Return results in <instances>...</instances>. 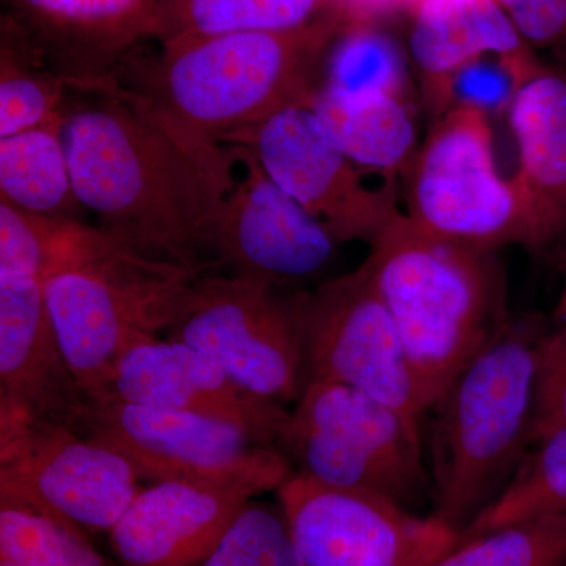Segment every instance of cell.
Masks as SVG:
<instances>
[{"label": "cell", "mask_w": 566, "mask_h": 566, "mask_svg": "<svg viewBox=\"0 0 566 566\" xmlns=\"http://www.w3.org/2000/svg\"><path fill=\"white\" fill-rule=\"evenodd\" d=\"M63 112L74 192L132 251L199 277L214 271L207 200L191 148L147 99L109 80Z\"/></svg>", "instance_id": "obj_1"}, {"label": "cell", "mask_w": 566, "mask_h": 566, "mask_svg": "<svg viewBox=\"0 0 566 566\" xmlns=\"http://www.w3.org/2000/svg\"><path fill=\"white\" fill-rule=\"evenodd\" d=\"M364 264L403 342L427 412L512 322L497 252L422 232L398 212Z\"/></svg>", "instance_id": "obj_2"}, {"label": "cell", "mask_w": 566, "mask_h": 566, "mask_svg": "<svg viewBox=\"0 0 566 566\" xmlns=\"http://www.w3.org/2000/svg\"><path fill=\"white\" fill-rule=\"evenodd\" d=\"M547 327L512 318L427 412L431 515L458 535L502 494L531 449Z\"/></svg>", "instance_id": "obj_3"}, {"label": "cell", "mask_w": 566, "mask_h": 566, "mask_svg": "<svg viewBox=\"0 0 566 566\" xmlns=\"http://www.w3.org/2000/svg\"><path fill=\"white\" fill-rule=\"evenodd\" d=\"M348 14L303 31L167 40L129 91L186 132L232 140L274 112L314 98V77Z\"/></svg>", "instance_id": "obj_4"}, {"label": "cell", "mask_w": 566, "mask_h": 566, "mask_svg": "<svg viewBox=\"0 0 566 566\" xmlns=\"http://www.w3.org/2000/svg\"><path fill=\"white\" fill-rule=\"evenodd\" d=\"M193 279L99 227L59 219L44 293L63 356L88 400L103 397L132 346L166 333Z\"/></svg>", "instance_id": "obj_5"}, {"label": "cell", "mask_w": 566, "mask_h": 566, "mask_svg": "<svg viewBox=\"0 0 566 566\" xmlns=\"http://www.w3.org/2000/svg\"><path fill=\"white\" fill-rule=\"evenodd\" d=\"M177 128L191 148L202 180L216 271L282 289L326 271L340 243L271 180L251 145Z\"/></svg>", "instance_id": "obj_6"}, {"label": "cell", "mask_w": 566, "mask_h": 566, "mask_svg": "<svg viewBox=\"0 0 566 566\" xmlns=\"http://www.w3.org/2000/svg\"><path fill=\"white\" fill-rule=\"evenodd\" d=\"M294 474L387 499L416 512L433 502L422 430L370 395L311 381L277 441Z\"/></svg>", "instance_id": "obj_7"}, {"label": "cell", "mask_w": 566, "mask_h": 566, "mask_svg": "<svg viewBox=\"0 0 566 566\" xmlns=\"http://www.w3.org/2000/svg\"><path fill=\"white\" fill-rule=\"evenodd\" d=\"M164 337L192 346L273 403H296L307 386L301 290L211 271L193 279Z\"/></svg>", "instance_id": "obj_8"}, {"label": "cell", "mask_w": 566, "mask_h": 566, "mask_svg": "<svg viewBox=\"0 0 566 566\" xmlns=\"http://www.w3.org/2000/svg\"><path fill=\"white\" fill-rule=\"evenodd\" d=\"M403 174L405 216L422 232L482 251L527 248L523 196L515 180L497 172L486 112H442Z\"/></svg>", "instance_id": "obj_9"}, {"label": "cell", "mask_w": 566, "mask_h": 566, "mask_svg": "<svg viewBox=\"0 0 566 566\" xmlns=\"http://www.w3.org/2000/svg\"><path fill=\"white\" fill-rule=\"evenodd\" d=\"M74 430L111 447L136 469L142 482L262 479L281 488L293 468L279 447L216 417L123 403L88 401Z\"/></svg>", "instance_id": "obj_10"}, {"label": "cell", "mask_w": 566, "mask_h": 566, "mask_svg": "<svg viewBox=\"0 0 566 566\" xmlns=\"http://www.w3.org/2000/svg\"><path fill=\"white\" fill-rule=\"evenodd\" d=\"M305 376L381 401L422 430L427 409L403 342L365 264L301 292Z\"/></svg>", "instance_id": "obj_11"}, {"label": "cell", "mask_w": 566, "mask_h": 566, "mask_svg": "<svg viewBox=\"0 0 566 566\" xmlns=\"http://www.w3.org/2000/svg\"><path fill=\"white\" fill-rule=\"evenodd\" d=\"M140 482L125 457L69 424L0 409V486L88 535H109Z\"/></svg>", "instance_id": "obj_12"}, {"label": "cell", "mask_w": 566, "mask_h": 566, "mask_svg": "<svg viewBox=\"0 0 566 566\" xmlns=\"http://www.w3.org/2000/svg\"><path fill=\"white\" fill-rule=\"evenodd\" d=\"M275 493L301 566H434L460 542L438 516L294 472Z\"/></svg>", "instance_id": "obj_13"}, {"label": "cell", "mask_w": 566, "mask_h": 566, "mask_svg": "<svg viewBox=\"0 0 566 566\" xmlns=\"http://www.w3.org/2000/svg\"><path fill=\"white\" fill-rule=\"evenodd\" d=\"M251 145L264 172L333 233L338 243L371 244L398 214L392 186L371 189L331 139L312 99L282 107L237 137Z\"/></svg>", "instance_id": "obj_14"}, {"label": "cell", "mask_w": 566, "mask_h": 566, "mask_svg": "<svg viewBox=\"0 0 566 566\" xmlns=\"http://www.w3.org/2000/svg\"><path fill=\"white\" fill-rule=\"evenodd\" d=\"M277 491L262 479L164 480L142 486L109 542L120 566H199L249 502Z\"/></svg>", "instance_id": "obj_15"}, {"label": "cell", "mask_w": 566, "mask_h": 566, "mask_svg": "<svg viewBox=\"0 0 566 566\" xmlns=\"http://www.w3.org/2000/svg\"><path fill=\"white\" fill-rule=\"evenodd\" d=\"M99 401L156 406L227 420L277 447L286 406L264 400L230 378L210 357L170 338L132 346L115 364Z\"/></svg>", "instance_id": "obj_16"}, {"label": "cell", "mask_w": 566, "mask_h": 566, "mask_svg": "<svg viewBox=\"0 0 566 566\" xmlns=\"http://www.w3.org/2000/svg\"><path fill=\"white\" fill-rule=\"evenodd\" d=\"M88 401L55 335L43 277L0 273V409L74 428Z\"/></svg>", "instance_id": "obj_17"}, {"label": "cell", "mask_w": 566, "mask_h": 566, "mask_svg": "<svg viewBox=\"0 0 566 566\" xmlns=\"http://www.w3.org/2000/svg\"><path fill=\"white\" fill-rule=\"evenodd\" d=\"M526 207L527 251L566 263V62L535 69L517 82L509 106Z\"/></svg>", "instance_id": "obj_18"}, {"label": "cell", "mask_w": 566, "mask_h": 566, "mask_svg": "<svg viewBox=\"0 0 566 566\" xmlns=\"http://www.w3.org/2000/svg\"><path fill=\"white\" fill-rule=\"evenodd\" d=\"M408 50L428 102L442 114L450 107L457 71L482 57L538 61L495 0H417L411 7Z\"/></svg>", "instance_id": "obj_19"}, {"label": "cell", "mask_w": 566, "mask_h": 566, "mask_svg": "<svg viewBox=\"0 0 566 566\" xmlns=\"http://www.w3.org/2000/svg\"><path fill=\"white\" fill-rule=\"evenodd\" d=\"M312 106L331 139L357 167L387 175L405 170L416 153V123L403 95L353 93L324 85Z\"/></svg>", "instance_id": "obj_20"}, {"label": "cell", "mask_w": 566, "mask_h": 566, "mask_svg": "<svg viewBox=\"0 0 566 566\" xmlns=\"http://www.w3.org/2000/svg\"><path fill=\"white\" fill-rule=\"evenodd\" d=\"M0 200L18 210L81 221L62 120L0 137Z\"/></svg>", "instance_id": "obj_21"}, {"label": "cell", "mask_w": 566, "mask_h": 566, "mask_svg": "<svg viewBox=\"0 0 566 566\" xmlns=\"http://www.w3.org/2000/svg\"><path fill=\"white\" fill-rule=\"evenodd\" d=\"M0 566H120L91 535L0 486Z\"/></svg>", "instance_id": "obj_22"}, {"label": "cell", "mask_w": 566, "mask_h": 566, "mask_svg": "<svg viewBox=\"0 0 566 566\" xmlns=\"http://www.w3.org/2000/svg\"><path fill=\"white\" fill-rule=\"evenodd\" d=\"M560 513H566V424L528 449L509 485L469 524L458 545L495 528Z\"/></svg>", "instance_id": "obj_23"}, {"label": "cell", "mask_w": 566, "mask_h": 566, "mask_svg": "<svg viewBox=\"0 0 566 566\" xmlns=\"http://www.w3.org/2000/svg\"><path fill=\"white\" fill-rule=\"evenodd\" d=\"M338 0H180L164 24L166 41L223 33L303 31L333 17ZM342 10V9H340ZM337 13V11H335Z\"/></svg>", "instance_id": "obj_24"}, {"label": "cell", "mask_w": 566, "mask_h": 566, "mask_svg": "<svg viewBox=\"0 0 566 566\" xmlns=\"http://www.w3.org/2000/svg\"><path fill=\"white\" fill-rule=\"evenodd\" d=\"M32 21L65 39L112 50L155 25V0H14Z\"/></svg>", "instance_id": "obj_25"}, {"label": "cell", "mask_w": 566, "mask_h": 566, "mask_svg": "<svg viewBox=\"0 0 566 566\" xmlns=\"http://www.w3.org/2000/svg\"><path fill=\"white\" fill-rule=\"evenodd\" d=\"M327 87L403 95V52L371 18H349L327 51Z\"/></svg>", "instance_id": "obj_26"}, {"label": "cell", "mask_w": 566, "mask_h": 566, "mask_svg": "<svg viewBox=\"0 0 566 566\" xmlns=\"http://www.w3.org/2000/svg\"><path fill=\"white\" fill-rule=\"evenodd\" d=\"M434 566H566V513L532 517L468 539Z\"/></svg>", "instance_id": "obj_27"}, {"label": "cell", "mask_w": 566, "mask_h": 566, "mask_svg": "<svg viewBox=\"0 0 566 566\" xmlns=\"http://www.w3.org/2000/svg\"><path fill=\"white\" fill-rule=\"evenodd\" d=\"M95 76H54L22 66L6 52L0 70V137L61 122L69 88L91 87Z\"/></svg>", "instance_id": "obj_28"}, {"label": "cell", "mask_w": 566, "mask_h": 566, "mask_svg": "<svg viewBox=\"0 0 566 566\" xmlns=\"http://www.w3.org/2000/svg\"><path fill=\"white\" fill-rule=\"evenodd\" d=\"M199 566H301L279 501L249 502Z\"/></svg>", "instance_id": "obj_29"}, {"label": "cell", "mask_w": 566, "mask_h": 566, "mask_svg": "<svg viewBox=\"0 0 566 566\" xmlns=\"http://www.w3.org/2000/svg\"><path fill=\"white\" fill-rule=\"evenodd\" d=\"M521 65L501 57H482L457 71L450 84V107L471 106L483 112L510 106L517 82L538 65Z\"/></svg>", "instance_id": "obj_30"}, {"label": "cell", "mask_w": 566, "mask_h": 566, "mask_svg": "<svg viewBox=\"0 0 566 566\" xmlns=\"http://www.w3.org/2000/svg\"><path fill=\"white\" fill-rule=\"evenodd\" d=\"M566 424V329L547 327L539 348L532 446Z\"/></svg>", "instance_id": "obj_31"}, {"label": "cell", "mask_w": 566, "mask_h": 566, "mask_svg": "<svg viewBox=\"0 0 566 566\" xmlns=\"http://www.w3.org/2000/svg\"><path fill=\"white\" fill-rule=\"evenodd\" d=\"M528 46L566 54V0H495ZM566 62V61H565Z\"/></svg>", "instance_id": "obj_32"}, {"label": "cell", "mask_w": 566, "mask_h": 566, "mask_svg": "<svg viewBox=\"0 0 566 566\" xmlns=\"http://www.w3.org/2000/svg\"><path fill=\"white\" fill-rule=\"evenodd\" d=\"M549 326L554 329H566V268L564 286H562L560 296H558L556 307H554Z\"/></svg>", "instance_id": "obj_33"}, {"label": "cell", "mask_w": 566, "mask_h": 566, "mask_svg": "<svg viewBox=\"0 0 566 566\" xmlns=\"http://www.w3.org/2000/svg\"><path fill=\"white\" fill-rule=\"evenodd\" d=\"M406 2H408V3H409V6H411V7H412V6H415V3L417 2V0H406Z\"/></svg>", "instance_id": "obj_34"}]
</instances>
